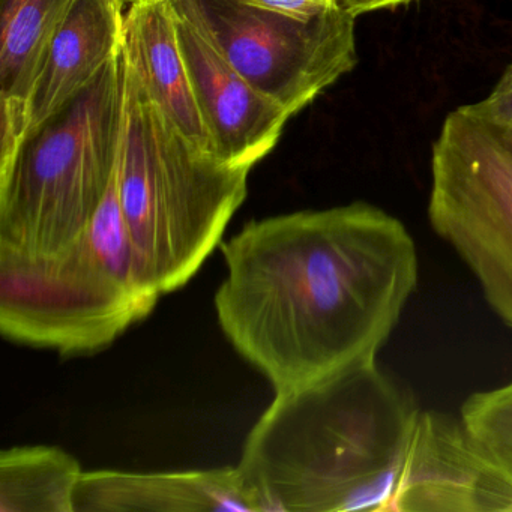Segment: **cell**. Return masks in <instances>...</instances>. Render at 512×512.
Instances as JSON below:
<instances>
[{"mask_svg": "<svg viewBox=\"0 0 512 512\" xmlns=\"http://www.w3.org/2000/svg\"><path fill=\"white\" fill-rule=\"evenodd\" d=\"M388 512H512V466L460 416L425 410Z\"/></svg>", "mask_w": 512, "mask_h": 512, "instance_id": "obj_8", "label": "cell"}, {"mask_svg": "<svg viewBox=\"0 0 512 512\" xmlns=\"http://www.w3.org/2000/svg\"><path fill=\"white\" fill-rule=\"evenodd\" d=\"M122 52L149 97L182 136L200 151L214 155L170 0H139L125 11Z\"/></svg>", "mask_w": 512, "mask_h": 512, "instance_id": "obj_12", "label": "cell"}, {"mask_svg": "<svg viewBox=\"0 0 512 512\" xmlns=\"http://www.w3.org/2000/svg\"><path fill=\"white\" fill-rule=\"evenodd\" d=\"M257 10L280 14L290 19L310 22L329 11L335 10V0H239Z\"/></svg>", "mask_w": 512, "mask_h": 512, "instance_id": "obj_16", "label": "cell"}, {"mask_svg": "<svg viewBox=\"0 0 512 512\" xmlns=\"http://www.w3.org/2000/svg\"><path fill=\"white\" fill-rule=\"evenodd\" d=\"M119 4H121V7L124 8L125 11L128 10V8L131 7V5L137 4L139 0H118Z\"/></svg>", "mask_w": 512, "mask_h": 512, "instance_id": "obj_18", "label": "cell"}, {"mask_svg": "<svg viewBox=\"0 0 512 512\" xmlns=\"http://www.w3.org/2000/svg\"><path fill=\"white\" fill-rule=\"evenodd\" d=\"M221 251L218 322L275 394L377 362L418 286L412 235L368 202L250 221Z\"/></svg>", "mask_w": 512, "mask_h": 512, "instance_id": "obj_1", "label": "cell"}, {"mask_svg": "<svg viewBox=\"0 0 512 512\" xmlns=\"http://www.w3.org/2000/svg\"><path fill=\"white\" fill-rule=\"evenodd\" d=\"M467 107L487 121L512 127V62L505 68L490 95L478 103L467 104Z\"/></svg>", "mask_w": 512, "mask_h": 512, "instance_id": "obj_15", "label": "cell"}, {"mask_svg": "<svg viewBox=\"0 0 512 512\" xmlns=\"http://www.w3.org/2000/svg\"><path fill=\"white\" fill-rule=\"evenodd\" d=\"M427 212L512 329V127L452 110L431 149Z\"/></svg>", "mask_w": 512, "mask_h": 512, "instance_id": "obj_5", "label": "cell"}, {"mask_svg": "<svg viewBox=\"0 0 512 512\" xmlns=\"http://www.w3.org/2000/svg\"><path fill=\"white\" fill-rule=\"evenodd\" d=\"M83 472L56 446H16L0 454V512H76Z\"/></svg>", "mask_w": 512, "mask_h": 512, "instance_id": "obj_13", "label": "cell"}, {"mask_svg": "<svg viewBox=\"0 0 512 512\" xmlns=\"http://www.w3.org/2000/svg\"><path fill=\"white\" fill-rule=\"evenodd\" d=\"M170 4L245 80L292 116L358 64L356 17L341 8L302 22L239 0Z\"/></svg>", "mask_w": 512, "mask_h": 512, "instance_id": "obj_7", "label": "cell"}, {"mask_svg": "<svg viewBox=\"0 0 512 512\" xmlns=\"http://www.w3.org/2000/svg\"><path fill=\"white\" fill-rule=\"evenodd\" d=\"M250 170L185 139L125 59L116 190L140 268L161 295L185 286L220 244Z\"/></svg>", "mask_w": 512, "mask_h": 512, "instance_id": "obj_3", "label": "cell"}, {"mask_svg": "<svg viewBox=\"0 0 512 512\" xmlns=\"http://www.w3.org/2000/svg\"><path fill=\"white\" fill-rule=\"evenodd\" d=\"M124 104L121 50L0 173V247L52 256L85 236L118 166Z\"/></svg>", "mask_w": 512, "mask_h": 512, "instance_id": "obj_4", "label": "cell"}, {"mask_svg": "<svg viewBox=\"0 0 512 512\" xmlns=\"http://www.w3.org/2000/svg\"><path fill=\"white\" fill-rule=\"evenodd\" d=\"M176 22L215 157L230 166L253 169L277 146L292 115L245 80L190 22L178 14Z\"/></svg>", "mask_w": 512, "mask_h": 512, "instance_id": "obj_9", "label": "cell"}, {"mask_svg": "<svg viewBox=\"0 0 512 512\" xmlns=\"http://www.w3.org/2000/svg\"><path fill=\"white\" fill-rule=\"evenodd\" d=\"M421 412L373 362L275 394L238 467L262 512H388Z\"/></svg>", "mask_w": 512, "mask_h": 512, "instance_id": "obj_2", "label": "cell"}, {"mask_svg": "<svg viewBox=\"0 0 512 512\" xmlns=\"http://www.w3.org/2000/svg\"><path fill=\"white\" fill-rule=\"evenodd\" d=\"M158 299L125 283L88 233L52 256L0 247V331L16 343L65 356L98 352Z\"/></svg>", "mask_w": 512, "mask_h": 512, "instance_id": "obj_6", "label": "cell"}, {"mask_svg": "<svg viewBox=\"0 0 512 512\" xmlns=\"http://www.w3.org/2000/svg\"><path fill=\"white\" fill-rule=\"evenodd\" d=\"M74 0H0V101L28 106L56 29Z\"/></svg>", "mask_w": 512, "mask_h": 512, "instance_id": "obj_14", "label": "cell"}, {"mask_svg": "<svg viewBox=\"0 0 512 512\" xmlns=\"http://www.w3.org/2000/svg\"><path fill=\"white\" fill-rule=\"evenodd\" d=\"M76 512H262L239 467L170 473L83 472Z\"/></svg>", "mask_w": 512, "mask_h": 512, "instance_id": "obj_10", "label": "cell"}, {"mask_svg": "<svg viewBox=\"0 0 512 512\" xmlns=\"http://www.w3.org/2000/svg\"><path fill=\"white\" fill-rule=\"evenodd\" d=\"M412 2L415 0H335L338 8L355 17L374 13V11L394 10V8L412 4Z\"/></svg>", "mask_w": 512, "mask_h": 512, "instance_id": "obj_17", "label": "cell"}, {"mask_svg": "<svg viewBox=\"0 0 512 512\" xmlns=\"http://www.w3.org/2000/svg\"><path fill=\"white\" fill-rule=\"evenodd\" d=\"M124 16L118 0H74L29 92L28 134L88 88L121 53Z\"/></svg>", "mask_w": 512, "mask_h": 512, "instance_id": "obj_11", "label": "cell"}]
</instances>
